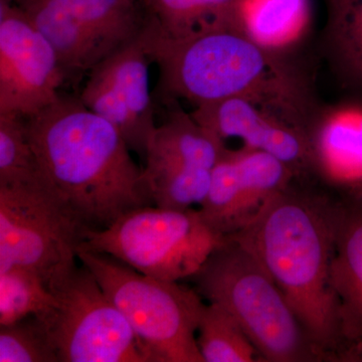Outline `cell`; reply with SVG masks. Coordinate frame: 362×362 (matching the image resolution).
<instances>
[{"mask_svg":"<svg viewBox=\"0 0 362 362\" xmlns=\"http://www.w3.org/2000/svg\"><path fill=\"white\" fill-rule=\"evenodd\" d=\"M337 197L296 178L251 226L233 235L275 281L324 362L346 361L331 284Z\"/></svg>","mask_w":362,"mask_h":362,"instance_id":"obj_1","label":"cell"},{"mask_svg":"<svg viewBox=\"0 0 362 362\" xmlns=\"http://www.w3.org/2000/svg\"><path fill=\"white\" fill-rule=\"evenodd\" d=\"M25 124L45 185L84 233L152 206L123 136L78 98L61 96Z\"/></svg>","mask_w":362,"mask_h":362,"instance_id":"obj_2","label":"cell"},{"mask_svg":"<svg viewBox=\"0 0 362 362\" xmlns=\"http://www.w3.org/2000/svg\"><path fill=\"white\" fill-rule=\"evenodd\" d=\"M141 37L158 68L156 106L182 100L195 108L239 97L289 111L303 98L304 83L296 71L232 28L173 37L148 14Z\"/></svg>","mask_w":362,"mask_h":362,"instance_id":"obj_3","label":"cell"},{"mask_svg":"<svg viewBox=\"0 0 362 362\" xmlns=\"http://www.w3.org/2000/svg\"><path fill=\"white\" fill-rule=\"evenodd\" d=\"M190 279L202 299L237 319L264 362H324L275 281L237 240L228 238Z\"/></svg>","mask_w":362,"mask_h":362,"instance_id":"obj_4","label":"cell"},{"mask_svg":"<svg viewBox=\"0 0 362 362\" xmlns=\"http://www.w3.org/2000/svg\"><path fill=\"white\" fill-rule=\"evenodd\" d=\"M77 255L127 319L151 362H204L197 333L206 303L197 290L145 275L108 255L82 249Z\"/></svg>","mask_w":362,"mask_h":362,"instance_id":"obj_5","label":"cell"},{"mask_svg":"<svg viewBox=\"0 0 362 362\" xmlns=\"http://www.w3.org/2000/svg\"><path fill=\"white\" fill-rule=\"evenodd\" d=\"M228 237L199 209L147 206L124 214L102 230L84 233L78 249L108 255L151 277L180 282L194 277Z\"/></svg>","mask_w":362,"mask_h":362,"instance_id":"obj_6","label":"cell"},{"mask_svg":"<svg viewBox=\"0 0 362 362\" xmlns=\"http://www.w3.org/2000/svg\"><path fill=\"white\" fill-rule=\"evenodd\" d=\"M42 317L59 362H151L127 319L80 263L52 287Z\"/></svg>","mask_w":362,"mask_h":362,"instance_id":"obj_7","label":"cell"},{"mask_svg":"<svg viewBox=\"0 0 362 362\" xmlns=\"http://www.w3.org/2000/svg\"><path fill=\"white\" fill-rule=\"evenodd\" d=\"M83 235L45 181L0 185V272L32 269L52 289L77 266Z\"/></svg>","mask_w":362,"mask_h":362,"instance_id":"obj_8","label":"cell"},{"mask_svg":"<svg viewBox=\"0 0 362 362\" xmlns=\"http://www.w3.org/2000/svg\"><path fill=\"white\" fill-rule=\"evenodd\" d=\"M165 116L150 138L143 180L152 204L171 209L199 207L226 143L202 127L180 102L164 105Z\"/></svg>","mask_w":362,"mask_h":362,"instance_id":"obj_9","label":"cell"},{"mask_svg":"<svg viewBox=\"0 0 362 362\" xmlns=\"http://www.w3.org/2000/svg\"><path fill=\"white\" fill-rule=\"evenodd\" d=\"M151 64L140 33L88 73L78 96L89 110L110 122L143 160L157 126Z\"/></svg>","mask_w":362,"mask_h":362,"instance_id":"obj_10","label":"cell"},{"mask_svg":"<svg viewBox=\"0 0 362 362\" xmlns=\"http://www.w3.org/2000/svg\"><path fill=\"white\" fill-rule=\"evenodd\" d=\"M66 80L51 44L11 0H0V114L37 115Z\"/></svg>","mask_w":362,"mask_h":362,"instance_id":"obj_11","label":"cell"},{"mask_svg":"<svg viewBox=\"0 0 362 362\" xmlns=\"http://www.w3.org/2000/svg\"><path fill=\"white\" fill-rule=\"evenodd\" d=\"M296 178L289 166L267 152L226 148L199 209L214 230L233 237L251 226Z\"/></svg>","mask_w":362,"mask_h":362,"instance_id":"obj_12","label":"cell"},{"mask_svg":"<svg viewBox=\"0 0 362 362\" xmlns=\"http://www.w3.org/2000/svg\"><path fill=\"white\" fill-rule=\"evenodd\" d=\"M202 127L223 142L238 138L243 146L267 152L311 181V149L303 126L277 111L245 98H228L199 105L190 112Z\"/></svg>","mask_w":362,"mask_h":362,"instance_id":"obj_13","label":"cell"},{"mask_svg":"<svg viewBox=\"0 0 362 362\" xmlns=\"http://www.w3.org/2000/svg\"><path fill=\"white\" fill-rule=\"evenodd\" d=\"M306 133L312 182L339 199H362V98L320 102Z\"/></svg>","mask_w":362,"mask_h":362,"instance_id":"obj_14","label":"cell"},{"mask_svg":"<svg viewBox=\"0 0 362 362\" xmlns=\"http://www.w3.org/2000/svg\"><path fill=\"white\" fill-rule=\"evenodd\" d=\"M233 30L287 65L315 76L310 0H237Z\"/></svg>","mask_w":362,"mask_h":362,"instance_id":"obj_15","label":"cell"},{"mask_svg":"<svg viewBox=\"0 0 362 362\" xmlns=\"http://www.w3.org/2000/svg\"><path fill=\"white\" fill-rule=\"evenodd\" d=\"M337 199L331 284L339 302L346 361H362V202Z\"/></svg>","mask_w":362,"mask_h":362,"instance_id":"obj_16","label":"cell"},{"mask_svg":"<svg viewBox=\"0 0 362 362\" xmlns=\"http://www.w3.org/2000/svg\"><path fill=\"white\" fill-rule=\"evenodd\" d=\"M318 52L338 84L362 98V0H326Z\"/></svg>","mask_w":362,"mask_h":362,"instance_id":"obj_17","label":"cell"},{"mask_svg":"<svg viewBox=\"0 0 362 362\" xmlns=\"http://www.w3.org/2000/svg\"><path fill=\"white\" fill-rule=\"evenodd\" d=\"M159 28L173 37L232 28L237 0H141Z\"/></svg>","mask_w":362,"mask_h":362,"instance_id":"obj_18","label":"cell"},{"mask_svg":"<svg viewBox=\"0 0 362 362\" xmlns=\"http://www.w3.org/2000/svg\"><path fill=\"white\" fill-rule=\"evenodd\" d=\"M197 339L204 362H264L237 319L221 305L204 304Z\"/></svg>","mask_w":362,"mask_h":362,"instance_id":"obj_19","label":"cell"},{"mask_svg":"<svg viewBox=\"0 0 362 362\" xmlns=\"http://www.w3.org/2000/svg\"><path fill=\"white\" fill-rule=\"evenodd\" d=\"M54 304V293L37 271L16 266L0 272V326L40 318Z\"/></svg>","mask_w":362,"mask_h":362,"instance_id":"obj_20","label":"cell"},{"mask_svg":"<svg viewBox=\"0 0 362 362\" xmlns=\"http://www.w3.org/2000/svg\"><path fill=\"white\" fill-rule=\"evenodd\" d=\"M45 180L26 132L25 118L0 114V185Z\"/></svg>","mask_w":362,"mask_h":362,"instance_id":"obj_21","label":"cell"},{"mask_svg":"<svg viewBox=\"0 0 362 362\" xmlns=\"http://www.w3.org/2000/svg\"><path fill=\"white\" fill-rule=\"evenodd\" d=\"M0 362H59L47 328L37 316L0 326Z\"/></svg>","mask_w":362,"mask_h":362,"instance_id":"obj_22","label":"cell"},{"mask_svg":"<svg viewBox=\"0 0 362 362\" xmlns=\"http://www.w3.org/2000/svg\"><path fill=\"white\" fill-rule=\"evenodd\" d=\"M356 201H361V202H362V199H356Z\"/></svg>","mask_w":362,"mask_h":362,"instance_id":"obj_23","label":"cell"}]
</instances>
